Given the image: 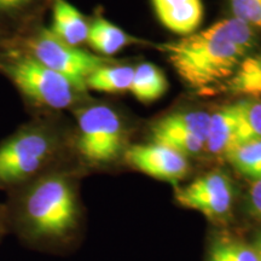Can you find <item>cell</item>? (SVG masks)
<instances>
[{"label": "cell", "mask_w": 261, "mask_h": 261, "mask_svg": "<svg viewBox=\"0 0 261 261\" xmlns=\"http://www.w3.org/2000/svg\"><path fill=\"white\" fill-rule=\"evenodd\" d=\"M52 0H0V33L16 39L42 23L45 8Z\"/></svg>", "instance_id": "9"}, {"label": "cell", "mask_w": 261, "mask_h": 261, "mask_svg": "<svg viewBox=\"0 0 261 261\" xmlns=\"http://www.w3.org/2000/svg\"><path fill=\"white\" fill-rule=\"evenodd\" d=\"M167 87L168 83L163 71L155 64L145 62L135 68L128 91L139 102L151 103L160 99L166 93Z\"/></svg>", "instance_id": "15"}, {"label": "cell", "mask_w": 261, "mask_h": 261, "mask_svg": "<svg viewBox=\"0 0 261 261\" xmlns=\"http://www.w3.org/2000/svg\"><path fill=\"white\" fill-rule=\"evenodd\" d=\"M10 44H11V39H9L8 37H5L4 34L0 33V60L4 56L5 52L9 50Z\"/></svg>", "instance_id": "24"}, {"label": "cell", "mask_w": 261, "mask_h": 261, "mask_svg": "<svg viewBox=\"0 0 261 261\" xmlns=\"http://www.w3.org/2000/svg\"><path fill=\"white\" fill-rule=\"evenodd\" d=\"M48 29L65 44L75 47L86 45L90 19L68 0H52Z\"/></svg>", "instance_id": "10"}, {"label": "cell", "mask_w": 261, "mask_h": 261, "mask_svg": "<svg viewBox=\"0 0 261 261\" xmlns=\"http://www.w3.org/2000/svg\"><path fill=\"white\" fill-rule=\"evenodd\" d=\"M76 172L67 166L6 192L9 236L32 250H60L76 240L83 223Z\"/></svg>", "instance_id": "1"}, {"label": "cell", "mask_w": 261, "mask_h": 261, "mask_svg": "<svg viewBox=\"0 0 261 261\" xmlns=\"http://www.w3.org/2000/svg\"><path fill=\"white\" fill-rule=\"evenodd\" d=\"M227 90L233 94L261 96V54L241 61L227 80Z\"/></svg>", "instance_id": "17"}, {"label": "cell", "mask_w": 261, "mask_h": 261, "mask_svg": "<svg viewBox=\"0 0 261 261\" xmlns=\"http://www.w3.org/2000/svg\"><path fill=\"white\" fill-rule=\"evenodd\" d=\"M8 230L5 225V217H4V207H3V201H0V244L3 241L8 237Z\"/></svg>", "instance_id": "23"}, {"label": "cell", "mask_w": 261, "mask_h": 261, "mask_svg": "<svg viewBox=\"0 0 261 261\" xmlns=\"http://www.w3.org/2000/svg\"><path fill=\"white\" fill-rule=\"evenodd\" d=\"M137 42H139L138 39L127 34L102 15H96L90 19L86 45L97 56L109 58L121 51L123 47Z\"/></svg>", "instance_id": "12"}, {"label": "cell", "mask_w": 261, "mask_h": 261, "mask_svg": "<svg viewBox=\"0 0 261 261\" xmlns=\"http://www.w3.org/2000/svg\"><path fill=\"white\" fill-rule=\"evenodd\" d=\"M248 208L254 217L261 218V178L255 179L250 185L248 195Z\"/></svg>", "instance_id": "22"}, {"label": "cell", "mask_w": 261, "mask_h": 261, "mask_svg": "<svg viewBox=\"0 0 261 261\" xmlns=\"http://www.w3.org/2000/svg\"><path fill=\"white\" fill-rule=\"evenodd\" d=\"M161 23L182 37L195 33L203 17L201 0H151Z\"/></svg>", "instance_id": "11"}, {"label": "cell", "mask_w": 261, "mask_h": 261, "mask_svg": "<svg viewBox=\"0 0 261 261\" xmlns=\"http://www.w3.org/2000/svg\"><path fill=\"white\" fill-rule=\"evenodd\" d=\"M56 115L31 116L0 140V192L6 194L65 166L73 155V132L68 135Z\"/></svg>", "instance_id": "3"}, {"label": "cell", "mask_w": 261, "mask_h": 261, "mask_svg": "<svg viewBox=\"0 0 261 261\" xmlns=\"http://www.w3.org/2000/svg\"><path fill=\"white\" fill-rule=\"evenodd\" d=\"M73 156L79 165L100 167L112 163L125 144L123 122L112 107L89 103L86 99L73 109Z\"/></svg>", "instance_id": "5"}, {"label": "cell", "mask_w": 261, "mask_h": 261, "mask_svg": "<svg viewBox=\"0 0 261 261\" xmlns=\"http://www.w3.org/2000/svg\"><path fill=\"white\" fill-rule=\"evenodd\" d=\"M253 248H254V250H255L257 261H261V233L257 236L255 247H253Z\"/></svg>", "instance_id": "25"}, {"label": "cell", "mask_w": 261, "mask_h": 261, "mask_svg": "<svg viewBox=\"0 0 261 261\" xmlns=\"http://www.w3.org/2000/svg\"><path fill=\"white\" fill-rule=\"evenodd\" d=\"M253 45L252 25L232 17L163 44L161 50L188 86L203 90L230 79Z\"/></svg>", "instance_id": "2"}, {"label": "cell", "mask_w": 261, "mask_h": 261, "mask_svg": "<svg viewBox=\"0 0 261 261\" xmlns=\"http://www.w3.org/2000/svg\"><path fill=\"white\" fill-rule=\"evenodd\" d=\"M125 160L137 171L172 184L187 177L190 168L188 158L156 143L129 146L125 151Z\"/></svg>", "instance_id": "8"}, {"label": "cell", "mask_w": 261, "mask_h": 261, "mask_svg": "<svg viewBox=\"0 0 261 261\" xmlns=\"http://www.w3.org/2000/svg\"><path fill=\"white\" fill-rule=\"evenodd\" d=\"M211 114L202 110L174 113L155 123L152 132H173L195 137L207 142Z\"/></svg>", "instance_id": "14"}, {"label": "cell", "mask_w": 261, "mask_h": 261, "mask_svg": "<svg viewBox=\"0 0 261 261\" xmlns=\"http://www.w3.org/2000/svg\"><path fill=\"white\" fill-rule=\"evenodd\" d=\"M208 261H257L253 247L234 240H220L211 248Z\"/></svg>", "instance_id": "20"}, {"label": "cell", "mask_w": 261, "mask_h": 261, "mask_svg": "<svg viewBox=\"0 0 261 261\" xmlns=\"http://www.w3.org/2000/svg\"><path fill=\"white\" fill-rule=\"evenodd\" d=\"M0 75L15 87L31 116L74 109L87 97V92L77 90L67 77L39 63L12 42L0 60Z\"/></svg>", "instance_id": "4"}, {"label": "cell", "mask_w": 261, "mask_h": 261, "mask_svg": "<svg viewBox=\"0 0 261 261\" xmlns=\"http://www.w3.org/2000/svg\"><path fill=\"white\" fill-rule=\"evenodd\" d=\"M225 158L243 175L254 180L261 178V139L237 146Z\"/></svg>", "instance_id": "19"}, {"label": "cell", "mask_w": 261, "mask_h": 261, "mask_svg": "<svg viewBox=\"0 0 261 261\" xmlns=\"http://www.w3.org/2000/svg\"><path fill=\"white\" fill-rule=\"evenodd\" d=\"M135 68L129 65H114L108 63L100 65L86 81L87 91L102 93H121L128 91L132 84Z\"/></svg>", "instance_id": "16"}, {"label": "cell", "mask_w": 261, "mask_h": 261, "mask_svg": "<svg viewBox=\"0 0 261 261\" xmlns=\"http://www.w3.org/2000/svg\"><path fill=\"white\" fill-rule=\"evenodd\" d=\"M237 106L238 121L233 149L261 139V100H241Z\"/></svg>", "instance_id": "18"}, {"label": "cell", "mask_w": 261, "mask_h": 261, "mask_svg": "<svg viewBox=\"0 0 261 261\" xmlns=\"http://www.w3.org/2000/svg\"><path fill=\"white\" fill-rule=\"evenodd\" d=\"M175 198L182 207L200 212L211 219H221L232 207L233 187L225 173L213 171L178 189Z\"/></svg>", "instance_id": "7"}, {"label": "cell", "mask_w": 261, "mask_h": 261, "mask_svg": "<svg viewBox=\"0 0 261 261\" xmlns=\"http://www.w3.org/2000/svg\"><path fill=\"white\" fill-rule=\"evenodd\" d=\"M234 17L261 28V0H230Z\"/></svg>", "instance_id": "21"}, {"label": "cell", "mask_w": 261, "mask_h": 261, "mask_svg": "<svg viewBox=\"0 0 261 261\" xmlns=\"http://www.w3.org/2000/svg\"><path fill=\"white\" fill-rule=\"evenodd\" d=\"M238 121L237 103L223 107L212 114L205 146L213 155L226 156L234 145Z\"/></svg>", "instance_id": "13"}, {"label": "cell", "mask_w": 261, "mask_h": 261, "mask_svg": "<svg viewBox=\"0 0 261 261\" xmlns=\"http://www.w3.org/2000/svg\"><path fill=\"white\" fill-rule=\"evenodd\" d=\"M12 45L29 56L67 77L77 90L87 92L86 81L109 58L97 56L93 52L65 44L42 23L35 25L21 37L12 39Z\"/></svg>", "instance_id": "6"}]
</instances>
